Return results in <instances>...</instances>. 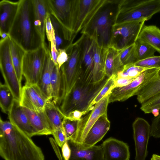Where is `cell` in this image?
I'll use <instances>...</instances> for the list:
<instances>
[{"mask_svg": "<svg viewBox=\"0 0 160 160\" xmlns=\"http://www.w3.org/2000/svg\"><path fill=\"white\" fill-rule=\"evenodd\" d=\"M0 155L5 160H45L41 148L31 138L1 118Z\"/></svg>", "mask_w": 160, "mask_h": 160, "instance_id": "1", "label": "cell"}, {"mask_svg": "<svg viewBox=\"0 0 160 160\" xmlns=\"http://www.w3.org/2000/svg\"><path fill=\"white\" fill-rule=\"evenodd\" d=\"M18 10L8 34L11 39L26 52L36 50L46 44L34 24L32 0H19Z\"/></svg>", "mask_w": 160, "mask_h": 160, "instance_id": "2", "label": "cell"}, {"mask_svg": "<svg viewBox=\"0 0 160 160\" xmlns=\"http://www.w3.org/2000/svg\"><path fill=\"white\" fill-rule=\"evenodd\" d=\"M109 78L106 77L96 83H84L78 80L61 102L60 109L67 116L71 112L78 110L86 114L91 110L89 106L105 84Z\"/></svg>", "mask_w": 160, "mask_h": 160, "instance_id": "3", "label": "cell"}, {"mask_svg": "<svg viewBox=\"0 0 160 160\" xmlns=\"http://www.w3.org/2000/svg\"><path fill=\"white\" fill-rule=\"evenodd\" d=\"M160 12V0L117 1L114 24L151 19Z\"/></svg>", "mask_w": 160, "mask_h": 160, "instance_id": "4", "label": "cell"}, {"mask_svg": "<svg viewBox=\"0 0 160 160\" xmlns=\"http://www.w3.org/2000/svg\"><path fill=\"white\" fill-rule=\"evenodd\" d=\"M111 1L97 13L80 32L102 48L109 46L112 28L114 23L116 9L114 10V8L109 5Z\"/></svg>", "mask_w": 160, "mask_h": 160, "instance_id": "5", "label": "cell"}, {"mask_svg": "<svg viewBox=\"0 0 160 160\" xmlns=\"http://www.w3.org/2000/svg\"><path fill=\"white\" fill-rule=\"evenodd\" d=\"M50 14L60 25L65 40L72 42L75 0H47Z\"/></svg>", "mask_w": 160, "mask_h": 160, "instance_id": "6", "label": "cell"}, {"mask_svg": "<svg viewBox=\"0 0 160 160\" xmlns=\"http://www.w3.org/2000/svg\"><path fill=\"white\" fill-rule=\"evenodd\" d=\"M68 54V61L61 67L63 86L62 101L79 79L81 68V50L78 40L65 48Z\"/></svg>", "mask_w": 160, "mask_h": 160, "instance_id": "7", "label": "cell"}, {"mask_svg": "<svg viewBox=\"0 0 160 160\" xmlns=\"http://www.w3.org/2000/svg\"><path fill=\"white\" fill-rule=\"evenodd\" d=\"M0 68L5 84L11 91L15 99L19 102L22 87L12 61L9 36L0 39Z\"/></svg>", "mask_w": 160, "mask_h": 160, "instance_id": "8", "label": "cell"}, {"mask_svg": "<svg viewBox=\"0 0 160 160\" xmlns=\"http://www.w3.org/2000/svg\"><path fill=\"white\" fill-rule=\"evenodd\" d=\"M146 21L142 20L113 24L109 46L119 50L135 43Z\"/></svg>", "mask_w": 160, "mask_h": 160, "instance_id": "9", "label": "cell"}, {"mask_svg": "<svg viewBox=\"0 0 160 160\" xmlns=\"http://www.w3.org/2000/svg\"><path fill=\"white\" fill-rule=\"evenodd\" d=\"M48 49L45 44L36 50L26 52L22 63L25 83H38L45 66Z\"/></svg>", "mask_w": 160, "mask_h": 160, "instance_id": "10", "label": "cell"}, {"mask_svg": "<svg viewBox=\"0 0 160 160\" xmlns=\"http://www.w3.org/2000/svg\"><path fill=\"white\" fill-rule=\"evenodd\" d=\"M160 68L148 69L141 73L128 85L113 88L110 94L109 103L123 102L136 95L142 88L159 77Z\"/></svg>", "mask_w": 160, "mask_h": 160, "instance_id": "11", "label": "cell"}, {"mask_svg": "<svg viewBox=\"0 0 160 160\" xmlns=\"http://www.w3.org/2000/svg\"><path fill=\"white\" fill-rule=\"evenodd\" d=\"M110 1L108 0H75L74 34L81 32L97 13Z\"/></svg>", "mask_w": 160, "mask_h": 160, "instance_id": "12", "label": "cell"}, {"mask_svg": "<svg viewBox=\"0 0 160 160\" xmlns=\"http://www.w3.org/2000/svg\"><path fill=\"white\" fill-rule=\"evenodd\" d=\"M111 91L108 92L93 108L79 120L76 137L74 142L81 144L89 131L99 117L107 112L109 98Z\"/></svg>", "mask_w": 160, "mask_h": 160, "instance_id": "13", "label": "cell"}, {"mask_svg": "<svg viewBox=\"0 0 160 160\" xmlns=\"http://www.w3.org/2000/svg\"><path fill=\"white\" fill-rule=\"evenodd\" d=\"M78 40L82 54L79 80L85 83H92L94 62L93 41L83 34Z\"/></svg>", "mask_w": 160, "mask_h": 160, "instance_id": "14", "label": "cell"}, {"mask_svg": "<svg viewBox=\"0 0 160 160\" xmlns=\"http://www.w3.org/2000/svg\"><path fill=\"white\" fill-rule=\"evenodd\" d=\"M135 144V160H145L148 155V145L151 126L144 119L137 118L132 124Z\"/></svg>", "mask_w": 160, "mask_h": 160, "instance_id": "15", "label": "cell"}, {"mask_svg": "<svg viewBox=\"0 0 160 160\" xmlns=\"http://www.w3.org/2000/svg\"><path fill=\"white\" fill-rule=\"evenodd\" d=\"M47 100L38 84L25 83L22 88L19 103L22 107L43 111Z\"/></svg>", "mask_w": 160, "mask_h": 160, "instance_id": "16", "label": "cell"}, {"mask_svg": "<svg viewBox=\"0 0 160 160\" xmlns=\"http://www.w3.org/2000/svg\"><path fill=\"white\" fill-rule=\"evenodd\" d=\"M101 145L104 160H129V147L127 143L110 137Z\"/></svg>", "mask_w": 160, "mask_h": 160, "instance_id": "17", "label": "cell"}, {"mask_svg": "<svg viewBox=\"0 0 160 160\" xmlns=\"http://www.w3.org/2000/svg\"><path fill=\"white\" fill-rule=\"evenodd\" d=\"M9 121L20 131L31 138L38 135L36 130L32 126L29 118L19 102L14 99L8 113Z\"/></svg>", "mask_w": 160, "mask_h": 160, "instance_id": "18", "label": "cell"}, {"mask_svg": "<svg viewBox=\"0 0 160 160\" xmlns=\"http://www.w3.org/2000/svg\"><path fill=\"white\" fill-rule=\"evenodd\" d=\"M67 142L71 150L69 160H104L101 144L84 148L72 141Z\"/></svg>", "mask_w": 160, "mask_h": 160, "instance_id": "19", "label": "cell"}, {"mask_svg": "<svg viewBox=\"0 0 160 160\" xmlns=\"http://www.w3.org/2000/svg\"><path fill=\"white\" fill-rule=\"evenodd\" d=\"M110 126V122L106 112L98 119L89 131L82 143L80 145L84 148L95 145L107 133L109 129Z\"/></svg>", "mask_w": 160, "mask_h": 160, "instance_id": "20", "label": "cell"}, {"mask_svg": "<svg viewBox=\"0 0 160 160\" xmlns=\"http://www.w3.org/2000/svg\"><path fill=\"white\" fill-rule=\"evenodd\" d=\"M19 0L12 1L2 0L0 2V32L8 34L16 16Z\"/></svg>", "mask_w": 160, "mask_h": 160, "instance_id": "21", "label": "cell"}, {"mask_svg": "<svg viewBox=\"0 0 160 160\" xmlns=\"http://www.w3.org/2000/svg\"><path fill=\"white\" fill-rule=\"evenodd\" d=\"M34 24L36 29L45 43V25L48 14L50 13L47 0H32Z\"/></svg>", "mask_w": 160, "mask_h": 160, "instance_id": "22", "label": "cell"}, {"mask_svg": "<svg viewBox=\"0 0 160 160\" xmlns=\"http://www.w3.org/2000/svg\"><path fill=\"white\" fill-rule=\"evenodd\" d=\"M22 108L38 135H52V130L44 111L36 112Z\"/></svg>", "mask_w": 160, "mask_h": 160, "instance_id": "23", "label": "cell"}, {"mask_svg": "<svg viewBox=\"0 0 160 160\" xmlns=\"http://www.w3.org/2000/svg\"><path fill=\"white\" fill-rule=\"evenodd\" d=\"M50 49H48L44 69L38 85L48 99H51V80L52 73L55 66Z\"/></svg>", "mask_w": 160, "mask_h": 160, "instance_id": "24", "label": "cell"}, {"mask_svg": "<svg viewBox=\"0 0 160 160\" xmlns=\"http://www.w3.org/2000/svg\"><path fill=\"white\" fill-rule=\"evenodd\" d=\"M44 111L52 131L62 128L65 115L52 99L47 100Z\"/></svg>", "mask_w": 160, "mask_h": 160, "instance_id": "25", "label": "cell"}, {"mask_svg": "<svg viewBox=\"0 0 160 160\" xmlns=\"http://www.w3.org/2000/svg\"><path fill=\"white\" fill-rule=\"evenodd\" d=\"M138 38L144 42L160 53V29L155 25L144 26Z\"/></svg>", "mask_w": 160, "mask_h": 160, "instance_id": "26", "label": "cell"}, {"mask_svg": "<svg viewBox=\"0 0 160 160\" xmlns=\"http://www.w3.org/2000/svg\"><path fill=\"white\" fill-rule=\"evenodd\" d=\"M51 99L56 105L61 103L63 92L62 75L60 69L55 65L51 78Z\"/></svg>", "mask_w": 160, "mask_h": 160, "instance_id": "27", "label": "cell"}, {"mask_svg": "<svg viewBox=\"0 0 160 160\" xmlns=\"http://www.w3.org/2000/svg\"><path fill=\"white\" fill-rule=\"evenodd\" d=\"M10 48L13 65L19 82L21 83L22 77V63L26 51L10 38Z\"/></svg>", "mask_w": 160, "mask_h": 160, "instance_id": "28", "label": "cell"}, {"mask_svg": "<svg viewBox=\"0 0 160 160\" xmlns=\"http://www.w3.org/2000/svg\"><path fill=\"white\" fill-rule=\"evenodd\" d=\"M93 48L94 62L92 83H96L102 81L106 76L102 58L103 48L99 47L94 41Z\"/></svg>", "mask_w": 160, "mask_h": 160, "instance_id": "29", "label": "cell"}, {"mask_svg": "<svg viewBox=\"0 0 160 160\" xmlns=\"http://www.w3.org/2000/svg\"><path fill=\"white\" fill-rule=\"evenodd\" d=\"M160 93V69L159 77L144 86L136 94L138 102L142 104L154 96Z\"/></svg>", "mask_w": 160, "mask_h": 160, "instance_id": "30", "label": "cell"}, {"mask_svg": "<svg viewBox=\"0 0 160 160\" xmlns=\"http://www.w3.org/2000/svg\"><path fill=\"white\" fill-rule=\"evenodd\" d=\"M117 50L109 46L103 48L102 58L106 76L108 78L113 75Z\"/></svg>", "mask_w": 160, "mask_h": 160, "instance_id": "31", "label": "cell"}, {"mask_svg": "<svg viewBox=\"0 0 160 160\" xmlns=\"http://www.w3.org/2000/svg\"><path fill=\"white\" fill-rule=\"evenodd\" d=\"M15 98L10 90L5 84L0 83V106L5 113H8Z\"/></svg>", "mask_w": 160, "mask_h": 160, "instance_id": "32", "label": "cell"}, {"mask_svg": "<svg viewBox=\"0 0 160 160\" xmlns=\"http://www.w3.org/2000/svg\"><path fill=\"white\" fill-rule=\"evenodd\" d=\"M135 50L137 61L153 56L156 52L152 47L138 38L135 43Z\"/></svg>", "mask_w": 160, "mask_h": 160, "instance_id": "33", "label": "cell"}, {"mask_svg": "<svg viewBox=\"0 0 160 160\" xmlns=\"http://www.w3.org/2000/svg\"><path fill=\"white\" fill-rule=\"evenodd\" d=\"M79 120L70 118L65 116L62 127L64 131L67 140L74 141L77 132Z\"/></svg>", "mask_w": 160, "mask_h": 160, "instance_id": "34", "label": "cell"}, {"mask_svg": "<svg viewBox=\"0 0 160 160\" xmlns=\"http://www.w3.org/2000/svg\"><path fill=\"white\" fill-rule=\"evenodd\" d=\"M148 69H150L138 67L133 64H128L124 66L122 70L115 76L119 78H135Z\"/></svg>", "mask_w": 160, "mask_h": 160, "instance_id": "35", "label": "cell"}, {"mask_svg": "<svg viewBox=\"0 0 160 160\" xmlns=\"http://www.w3.org/2000/svg\"><path fill=\"white\" fill-rule=\"evenodd\" d=\"M50 18L54 29L56 48L57 50L65 49L67 47L65 45V40L61 28L54 18L50 14Z\"/></svg>", "mask_w": 160, "mask_h": 160, "instance_id": "36", "label": "cell"}, {"mask_svg": "<svg viewBox=\"0 0 160 160\" xmlns=\"http://www.w3.org/2000/svg\"><path fill=\"white\" fill-rule=\"evenodd\" d=\"M115 76L113 75L109 78L105 85L90 104L89 108L91 110L94 106L100 101L108 92L113 88Z\"/></svg>", "mask_w": 160, "mask_h": 160, "instance_id": "37", "label": "cell"}, {"mask_svg": "<svg viewBox=\"0 0 160 160\" xmlns=\"http://www.w3.org/2000/svg\"><path fill=\"white\" fill-rule=\"evenodd\" d=\"M140 108L145 114L151 113L154 109L160 110V93L141 104Z\"/></svg>", "mask_w": 160, "mask_h": 160, "instance_id": "38", "label": "cell"}, {"mask_svg": "<svg viewBox=\"0 0 160 160\" xmlns=\"http://www.w3.org/2000/svg\"><path fill=\"white\" fill-rule=\"evenodd\" d=\"M133 64L135 66L147 68H160V56H153L137 61Z\"/></svg>", "mask_w": 160, "mask_h": 160, "instance_id": "39", "label": "cell"}, {"mask_svg": "<svg viewBox=\"0 0 160 160\" xmlns=\"http://www.w3.org/2000/svg\"><path fill=\"white\" fill-rule=\"evenodd\" d=\"M45 34L50 44L56 45L55 34L54 28L50 18V14L47 16L45 25Z\"/></svg>", "mask_w": 160, "mask_h": 160, "instance_id": "40", "label": "cell"}, {"mask_svg": "<svg viewBox=\"0 0 160 160\" xmlns=\"http://www.w3.org/2000/svg\"><path fill=\"white\" fill-rule=\"evenodd\" d=\"M52 135L58 145L62 148L64 144L67 141L64 131L62 128L52 131Z\"/></svg>", "mask_w": 160, "mask_h": 160, "instance_id": "41", "label": "cell"}, {"mask_svg": "<svg viewBox=\"0 0 160 160\" xmlns=\"http://www.w3.org/2000/svg\"><path fill=\"white\" fill-rule=\"evenodd\" d=\"M58 51V54L57 62L58 66L60 68L61 66L68 61L69 56L66 49H59Z\"/></svg>", "mask_w": 160, "mask_h": 160, "instance_id": "42", "label": "cell"}, {"mask_svg": "<svg viewBox=\"0 0 160 160\" xmlns=\"http://www.w3.org/2000/svg\"><path fill=\"white\" fill-rule=\"evenodd\" d=\"M135 79L117 77L115 76L113 88L125 86L130 83Z\"/></svg>", "mask_w": 160, "mask_h": 160, "instance_id": "43", "label": "cell"}, {"mask_svg": "<svg viewBox=\"0 0 160 160\" xmlns=\"http://www.w3.org/2000/svg\"><path fill=\"white\" fill-rule=\"evenodd\" d=\"M61 148L64 160H69L71 155V150L67 141L64 144Z\"/></svg>", "mask_w": 160, "mask_h": 160, "instance_id": "44", "label": "cell"}, {"mask_svg": "<svg viewBox=\"0 0 160 160\" xmlns=\"http://www.w3.org/2000/svg\"><path fill=\"white\" fill-rule=\"evenodd\" d=\"M86 114L85 112L75 110L70 112L66 116L72 119L80 120L82 116Z\"/></svg>", "mask_w": 160, "mask_h": 160, "instance_id": "45", "label": "cell"}, {"mask_svg": "<svg viewBox=\"0 0 160 160\" xmlns=\"http://www.w3.org/2000/svg\"><path fill=\"white\" fill-rule=\"evenodd\" d=\"M49 141L55 153L59 160H63L62 157L60 153L58 145L54 139L52 138H49Z\"/></svg>", "mask_w": 160, "mask_h": 160, "instance_id": "46", "label": "cell"}, {"mask_svg": "<svg viewBox=\"0 0 160 160\" xmlns=\"http://www.w3.org/2000/svg\"><path fill=\"white\" fill-rule=\"evenodd\" d=\"M160 110L158 109H153L151 113H152L154 115L155 117L158 116L159 112Z\"/></svg>", "mask_w": 160, "mask_h": 160, "instance_id": "47", "label": "cell"}, {"mask_svg": "<svg viewBox=\"0 0 160 160\" xmlns=\"http://www.w3.org/2000/svg\"><path fill=\"white\" fill-rule=\"evenodd\" d=\"M150 160H160V156L156 154H153Z\"/></svg>", "mask_w": 160, "mask_h": 160, "instance_id": "48", "label": "cell"}, {"mask_svg": "<svg viewBox=\"0 0 160 160\" xmlns=\"http://www.w3.org/2000/svg\"><path fill=\"white\" fill-rule=\"evenodd\" d=\"M0 35L2 39H5L9 36L8 34L6 32H0Z\"/></svg>", "mask_w": 160, "mask_h": 160, "instance_id": "49", "label": "cell"}]
</instances>
